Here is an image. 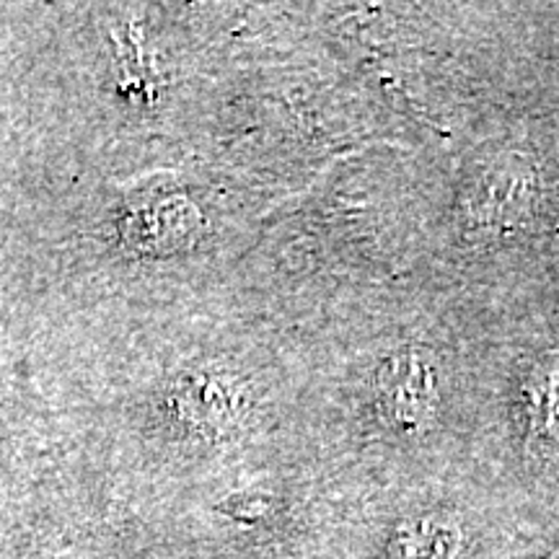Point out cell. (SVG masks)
<instances>
[{
    "label": "cell",
    "instance_id": "cell-3",
    "mask_svg": "<svg viewBox=\"0 0 559 559\" xmlns=\"http://www.w3.org/2000/svg\"><path fill=\"white\" fill-rule=\"evenodd\" d=\"M181 423L192 425L200 430H218L223 425L234 423L247 407L243 391L236 381L223 379V376H192L174 389L171 404Z\"/></svg>",
    "mask_w": 559,
    "mask_h": 559
},
{
    "label": "cell",
    "instance_id": "cell-1",
    "mask_svg": "<svg viewBox=\"0 0 559 559\" xmlns=\"http://www.w3.org/2000/svg\"><path fill=\"white\" fill-rule=\"evenodd\" d=\"M376 394L391 425L404 430L419 428L438 407L436 366L417 349L391 355L376 376Z\"/></svg>",
    "mask_w": 559,
    "mask_h": 559
},
{
    "label": "cell",
    "instance_id": "cell-5",
    "mask_svg": "<svg viewBox=\"0 0 559 559\" xmlns=\"http://www.w3.org/2000/svg\"><path fill=\"white\" fill-rule=\"evenodd\" d=\"M523 407L531 419L534 432L559 430V366L557 360L542 362L528 376L526 391H523Z\"/></svg>",
    "mask_w": 559,
    "mask_h": 559
},
{
    "label": "cell",
    "instance_id": "cell-4",
    "mask_svg": "<svg viewBox=\"0 0 559 559\" xmlns=\"http://www.w3.org/2000/svg\"><path fill=\"white\" fill-rule=\"evenodd\" d=\"M531 174H523L519 169L510 171H492L481 181L474 192L472 200V215H479L481 223H506L508 215H523L531 205V194H534V185H531Z\"/></svg>",
    "mask_w": 559,
    "mask_h": 559
},
{
    "label": "cell",
    "instance_id": "cell-2",
    "mask_svg": "<svg viewBox=\"0 0 559 559\" xmlns=\"http://www.w3.org/2000/svg\"><path fill=\"white\" fill-rule=\"evenodd\" d=\"M200 226V213L190 202L169 200L128 215L122 236L140 254H174L198 241Z\"/></svg>",
    "mask_w": 559,
    "mask_h": 559
}]
</instances>
